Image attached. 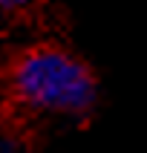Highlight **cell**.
I'll return each instance as SVG.
<instances>
[{
    "instance_id": "obj_1",
    "label": "cell",
    "mask_w": 147,
    "mask_h": 153,
    "mask_svg": "<svg viewBox=\"0 0 147 153\" xmlns=\"http://www.w3.org/2000/svg\"><path fill=\"white\" fill-rule=\"evenodd\" d=\"M3 87L17 110L41 121H78L98 104L92 67L58 41H38L15 52Z\"/></svg>"
},
{
    "instance_id": "obj_2",
    "label": "cell",
    "mask_w": 147,
    "mask_h": 153,
    "mask_svg": "<svg viewBox=\"0 0 147 153\" xmlns=\"http://www.w3.org/2000/svg\"><path fill=\"white\" fill-rule=\"evenodd\" d=\"M43 0H0V20H15L41 6Z\"/></svg>"
},
{
    "instance_id": "obj_3",
    "label": "cell",
    "mask_w": 147,
    "mask_h": 153,
    "mask_svg": "<svg viewBox=\"0 0 147 153\" xmlns=\"http://www.w3.org/2000/svg\"><path fill=\"white\" fill-rule=\"evenodd\" d=\"M0 142H3V139H0ZM0 150H3V145H0Z\"/></svg>"
}]
</instances>
